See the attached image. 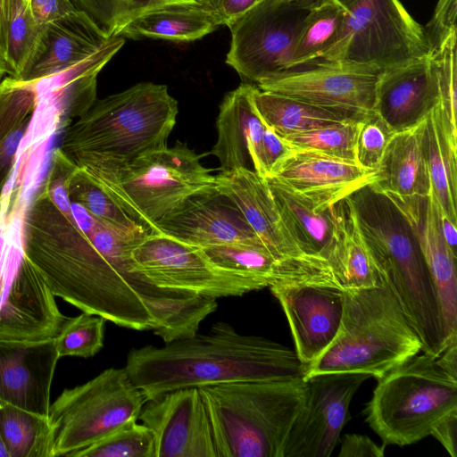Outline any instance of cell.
<instances>
[{
	"label": "cell",
	"instance_id": "obj_20",
	"mask_svg": "<svg viewBox=\"0 0 457 457\" xmlns=\"http://www.w3.org/2000/svg\"><path fill=\"white\" fill-rule=\"evenodd\" d=\"M155 231L202 248L263 245L238 209L216 189L195 195L156 222Z\"/></svg>",
	"mask_w": 457,
	"mask_h": 457
},
{
	"label": "cell",
	"instance_id": "obj_25",
	"mask_svg": "<svg viewBox=\"0 0 457 457\" xmlns=\"http://www.w3.org/2000/svg\"><path fill=\"white\" fill-rule=\"evenodd\" d=\"M111 39L82 11L45 25L38 54L19 80L38 79L79 63L100 51Z\"/></svg>",
	"mask_w": 457,
	"mask_h": 457
},
{
	"label": "cell",
	"instance_id": "obj_32",
	"mask_svg": "<svg viewBox=\"0 0 457 457\" xmlns=\"http://www.w3.org/2000/svg\"><path fill=\"white\" fill-rule=\"evenodd\" d=\"M45 26L34 19L26 0H10L4 65L10 77L20 79L30 68L41 46Z\"/></svg>",
	"mask_w": 457,
	"mask_h": 457
},
{
	"label": "cell",
	"instance_id": "obj_23",
	"mask_svg": "<svg viewBox=\"0 0 457 457\" xmlns=\"http://www.w3.org/2000/svg\"><path fill=\"white\" fill-rule=\"evenodd\" d=\"M256 86L244 82L228 92L219 107L217 140L210 154L220 162V170H253L262 177V143L266 124L253 101Z\"/></svg>",
	"mask_w": 457,
	"mask_h": 457
},
{
	"label": "cell",
	"instance_id": "obj_51",
	"mask_svg": "<svg viewBox=\"0 0 457 457\" xmlns=\"http://www.w3.org/2000/svg\"><path fill=\"white\" fill-rule=\"evenodd\" d=\"M9 5L10 0H0V60L3 62L5 57V37Z\"/></svg>",
	"mask_w": 457,
	"mask_h": 457
},
{
	"label": "cell",
	"instance_id": "obj_8",
	"mask_svg": "<svg viewBox=\"0 0 457 457\" xmlns=\"http://www.w3.org/2000/svg\"><path fill=\"white\" fill-rule=\"evenodd\" d=\"M428 55L423 26L399 0H357L346 11L337 43L299 70L341 66L381 73Z\"/></svg>",
	"mask_w": 457,
	"mask_h": 457
},
{
	"label": "cell",
	"instance_id": "obj_42",
	"mask_svg": "<svg viewBox=\"0 0 457 457\" xmlns=\"http://www.w3.org/2000/svg\"><path fill=\"white\" fill-rule=\"evenodd\" d=\"M293 147L266 125L262 143V177L267 179L272 170L292 151Z\"/></svg>",
	"mask_w": 457,
	"mask_h": 457
},
{
	"label": "cell",
	"instance_id": "obj_30",
	"mask_svg": "<svg viewBox=\"0 0 457 457\" xmlns=\"http://www.w3.org/2000/svg\"><path fill=\"white\" fill-rule=\"evenodd\" d=\"M254 105L264 123L285 137L328 123L361 120L364 116L339 112L312 105L280 94L261 90L253 92Z\"/></svg>",
	"mask_w": 457,
	"mask_h": 457
},
{
	"label": "cell",
	"instance_id": "obj_34",
	"mask_svg": "<svg viewBox=\"0 0 457 457\" xmlns=\"http://www.w3.org/2000/svg\"><path fill=\"white\" fill-rule=\"evenodd\" d=\"M71 201L83 205L94 217L117 232L134 238L143 237L148 231L109 196L92 177L77 166L69 181Z\"/></svg>",
	"mask_w": 457,
	"mask_h": 457
},
{
	"label": "cell",
	"instance_id": "obj_36",
	"mask_svg": "<svg viewBox=\"0 0 457 457\" xmlns=\"http://www.w3.org/2000/svg\"><path fill=\"white\" fill-rule=\"evenodd\" d=\"M137 421L125 423L71 457H156L154 434Z\"/></svg>",
	"mask_w": 457,
	"mask_h": 457
},
{
	"label": "cell",
	"instance_id": "obj_40",
	"mask_svg": "<svg viewBox=\"0 0 457 457\" xmlns=\"http://www.w3.org/2000/svg\"><path fill=\"white\" fill-rule=\"evenodd\" d=\"M109 37H117L126 21L125 0H73Z\"/></svg>",
	"mask_w": 457,
	"mask_h": 457
},
{
	"label": "cell",
	"instance_id": "obj_19",
	"mask_svg": "<svg viewBox=\"0 0 457 457\" xmlns=\"http://www.w3.org/2000/svg\"><path fill=\"white\" fill-rule=\"evenodd\" d=\"M215 189L238 209L252 230L272 253L280 258L308 262L330 269L327 262L305 255L297 246L282 220L268 180L253 170L241 168L220 171L215 176Z\"/></svg>",
	"mask_w": 457,
	"mask_h": 457
},
{
	"label": "cell",
	"instance_id": "obj_3",
	"mask_svg": "<svg viewBox=\"0 0 457 457\" xmlns=\"http://www.w3.org/2000/svg\"><path fill=\"white\" fill-rule=\"evenodd\" d=\"M178 112L166 85L140 82L96 100L64 145L93 179H109L141 154L167 146Z\"/></svg>",
	"mask_w": 457,
	"mask_h": 457
},
{
	"label": "cell",
	"instance_id": "obj_44",
	"mask_svg": "<svg viewBox=\"0 0 457 457\" xmlns=\"http://www.w3.org/2000/svg\"><path fill=\"white\" fill-rule=\"evenodd\" d=\"M386 444L378 445L367 436L346 434L341 443L339 457H383Z\"/></svg>",
	"mask_w": 457,
	"mask_h": 457
},
{
	"label": "cell",
	"instance_id": "obj_52",
	"mask_svg": "<svg viewBox=\"0 0 457 457\" xmlns=\"http://www.w3.org/2000/svg\"><path fill=\"white\" fill-rule=\"evenodd\" d=\"M333 1L336 2L337 4H339L340 6H342L346 11H348L355 4V2L357 0H333Z\"/></svg>",
	"mask_w": 457,
	"mask_h": 457
},
{
	"label": "cell",
	"instance_id": "obj_50",
	"mask_svg": "<svg viewBox=\"0 0 457 457\" xmlns=\"http://www.w3.org/2000/svg\"><path fill=\"white\" fill-rule=\"evenodd\" d=\"M9 205L0 203V295L3 287V277L6 255V219Z\"/></svg>",
	"mask_w": 457,
	"mask_h": 457
},
{
	"label": "cell",
	"instance_id": "obj_2",
	"mask_svg": "<svg viewBox=\"0 0 457 457\" xmlns=\"http://www.w3.org/2000/svg\"><path fill=\"white\" fill-rule=\"evenodd\" d=\"M347 198L376 270L417 333L421 352L438 357L448 343L436 292L411 224L390 197L370 184Z\"/></svg>",
	"mask_w": 457,
	"mask_h": 457
},
{
	"label": "cell",
	"instance_id": "obj_16",
	"mask_svg": "<svg viewBox=\"0 0 457 457\" xmlns=\"http://www.w3.org/2000/svg\"><path fill=\"white\" fill-rule=\"evenodd\" d=\"M376 172L355 162L294 148L266 179L317 206H329L374 182Z\"/></svg>",
	"mask_w": 457,
	"mask_h": 457
},
{
	"label": "cell",
	"instance_id": "obj_5",
	"mask_svg": "<svg viewBox=\"0 0 457 457\" xmlns=\"http://www.w3.org/2000/svg\"><path fill=\"white\" fill-rule=\"evenodd\" d=\"M421 351L417 333L380 278L376 287L345 291L339 330L306 367L304 379L328 373H363L378 379Z\"/></svg>",
	"mask_w": 457,
	"mask_h": 457
},
{
	"label": "cell",
	"instance_id": "obj_1",
	"mask_svg": "<svg viewBox=\"0 0 457 457\" xmlns=\"http://www.w3.org/2000/svg\"><path fill=\"white\" fill-rule=\"evenodd\" d=\"M145 399L182 388L304 378L295 350L218 321L206 333L131 349L124 367Z\"/></svg>",
	"mask_w": 457,
	"mask_h": 457
},
{
	"label": "cell",
	"instance_id": "obj_14",
	"mask_svg": "<svg viewBox=\"0 0 457 457\" xmlns=\"http://www.w3.org/2000/svg\"><path fill=\"white\" fill-rule=\"evenodd\" d=\"M380 73L341 66L293 71L256 87L339 112L364 116L373 111Z\"/></svg>",
	"mask_w": 457,
	"mask_h": 457
},
{
	"label": "cell",
	"instance_id": "obj_37",
	"mask_svg": "<svg viewBox=\"0 0 457 457\" xmlns=\"http://www.w3.org/2000/svg\"><path fill=\"white\" fill-rule=\"evenodd\" d=\"M105 320L98 315L82 312L69 318L55 337L59 357H92L104 346Z\"/></svg>",
	"mask_w": 457,
	"mask_h": 457
},
{
	"label": "cell",
	"instance_id": "obj_7",
	"mask_svg": "<svg viewBox=\"0 0 457 457\" xmlns=\"http://www.w3.org/2000/svg\"><path fill=\"white\" fill-rule=\"evenodd\" d=\"M203 154L187 144L149 151L115 176L96 180L111 198L148 232L190 197L215 189V176L202 165Z\"/></svg>",
	"mask_w": 457,
	"mask_h": 457
},
{
	"label": "cell",
	"instance_id": "obj_18",
	"mask_svg": "<svg viewBox=\"0 0 457 457\" xmlns=\"http://www.w3.org/2000/svg\"><path fill=\"white\" fill-rule=\"evenodd\" d=\"M59 358L55 337H0V402L48 417Z\"/></svg>",
	"mask_w": 457,
	"mask_h": 457
},
{
	"label": "cell",
	"instance_id": "obj_54",
	"mask_svg": "<svg viewBox=\"0 0 457 457\" xmlns=\"http://www.w3.org/2000/svg\"><path fill=\"white\" fill-rule=\"evenodd\" d=\"M6 67L4 63L0 60V79L4 76V73H6Z\"/></svg>",
	"mask_w": 457,
	"mask_h": 457
},
{
	"label": "cell",
	"instance_id": "obj_39",
	"mask_svg": "<svg viewBox=\"0 0 457 457\" xmlns=\"http://www.w3.org/2000/svg\"><path fill=\"white\" fill-rule=\"evenodd\" d=\"M457 34L447 38L432 55L439 81L440 103L452 126L456 129L457 104Z\"/></svg>",
	"mask_w": 457,
	"mask_h": 457
},
{
	"label": "cell",
	"instance_id": "obj_33",
	"mask_svg": "<svg viewBox=\"0 0 457 457\" xmlns=\"http://www.w3.org/2000/svg\"><path fill=\"white\" fill-rule=\"evenodd\" d=\"M345 15L346 10L333 0L327 1L311 12L295 40L290 71L320 57L337 43Z\"/></svg>",
	"mask_w": 457,
	"mask_h": 457
},
{
	"label": "cell",
	"instance_id": "obj_28",
	"mask_svg": "<svg viewBox=\"0 0 457 457\" xmlns=\"http://www.w3.org/2000/svg\"><path fill=\"white\" fill-rule=\"evenodd\" d=\"M426 124L431 194L442 212L457 224V129L440 102L427 115Z\"/></svg>",
	"mask_w": 457,
	"mask_h": 457
},
{
	"label": "cell",
	"instance_id": "obj_17",
	"mask_svg": "<svg viewBox=\"0 0 457 457\" xmlns=\"http://www.w3.org/2000/svg\"><path fill=\"white\" fill-rule=\"evenodd\" d=\"M46 281L26 257L4 280L0 295V337H55L68 317L59 310Z\"/></svg>",
	"mask_w": 457,
	"mask_h": 457
},
{
	"label": "cell",
	"instance_id": "obj_11",
	"mask_svg": "<svg viewBox=\"0 0 457 457\" xmlns=\"http://www.w3.org/2000/svg\"><path fill=\"white\" fill-rule=\"evenodd\" d=\"M134 267L162 288L218 299L241 296L265 284L213 262L202 247L162 232H147L131 253Z\"/></svg>",
	"mask_w": 457,
	"mask_h": 457
},
{
	"label": "cell",
	"instance_id": "obj_45",
	"mask_svg": "<svg viewBox=\"0 0 457 457\" xmlns=\"http://www.w3.org/2000/svg\"><path fill=\"white\" fill-rule=\"evenodd\" d=\"M262 0H208L220 26L228 28Z\"/></svg>",
	"mask_w": 457,
	"mask_h": 457
},
{
	"label": "cell",
	"instance_id": "obj_38",
	"mask_svg": "<svg viewBox=\"0 0 457 457\" xmlns=\"http://www.w3.org/2000/svg\"><path fill=\"white\" fill-rule=\"evenodd\" d=\"M394 132L374 111L360 121L356 138V162L366 170L378 169Z\"/></svg>",
	"mask_w": 457,
	"mask_h": 457
},
{
	"label": "cell",
	"instance_id": "obj_47",
	"mask_svg": "<svg viewBox=\"0 0 457 457\" xmlns=\"http://www.w3.org/2000/svg\"><path fill=\"white\" fill-rule=\"evenodd\" d=\"M126 24L129 21L151 10L178 4L208 5V0H125Z\"/></svg>",
	"mask_w": 457,
	"mask_h": 457
},
{
	"label": "cell",
	"instance_id": "obj_6",
	"mask_svg": "<svg viewBox=\"0 0 457 457\" xmlns=\"http://www.w3.org/2000/svg\"><path fill=\"white\" fill-rule=\"evenodd\" d=\"M454 410L457 378L423 353L378 379L364 412L384 444L405 446L430 436L435 424Z\"/></svg>",
	"mask_w": 457,
	"mask_h": 457
},
{
	"label": "cell",
	"instance_id": "obj_48",
	"mask_svg": "<svg viewBox=\"0 0 457 457\" xmlns=\"http://www.w3.org/2000/svg\"><path fill=\"white\" fill-rule=\"evenodd\" d=\"M436 358L445 371L457 378V337L453 338Z\"/></svg>",
	"mask_w": 457,
	"mask_h": 457
},
{
	"label": "cell",
	"instance_id": "obj_10",
	"mask_svg": "<svg viewBox=\"0 0 457 457\" xmlns=\"http://www.w3.org/2000/svg\"><path fill=\"white\" fill-rule=\"evenodd\" d=\"M328 0H262L232 23L226 63L255 86L292 69L295 40L311 12Z\"/></svg>",
	"mask_w": 457,
	"mask_h": 457
},
{
	"label": "cell",
	"instance_id": "obj_12",
	"mask_svg": "<svg viewBox=\"0 0 457 457\" xmlns=\"http://www.w3.org/2000/svg\"><path fill=\"white\" fill-rule=\"evenodd\" d=\"M369 378L363 373H328L305 378V403L290 429L283 457H328L348 420L352 399Z\"/></svg>",
	"mask_w": 457,
	"mask_h": 457
},
{
	"label": "cell",
	"instance_id": "obj_9",
	"mask_svg": "<svg viewBox=\"0 0 457 457\" xmlns=\"http://www.w3.org/2000/svg\"><path fill=\"white\" fill-rule=\"evenodd\" d=\"M146 399L124 368H109L94 378L64 389L51 403L53 457L71 456L130 420L138 419Z\"/></svg>",
	"mask_w": 457,
	"mask_h": 457
},
{
	"label": "cell",
	"instance_id": "obj_13",
	"mask_svg": "<svg viewBox=\"0 0 457 457\" xmlns=\"http://www.w3.org/2000/svg\"><path fill=\"white\" fill-rule=\"evenodd\" d=\"M138 420L154 434L156 457H217L198 388L178 389L146 400Z\"/></svg>",
	"mask_w": 457,
	"mask_h": 457
},
{
	"label": "cell",
	"instance_id": "obj_29",
	"mask_svg": "<svg viewBox=\"0 0 457 457\" xmlns=\"http://www.w3.org/2000/svg\"><path fill=\"white\" fill-rule=\"evenodd\" d=\"M328 262L337 285L344 291L379 284L380 278L360 234L347 196L337 203V229Z\"/></svg>",
	"mask_w": 457,
	"mask_h": 457
},
{
	"label": "cell",
	"instance_id": "obj_46",
	"mask_svg": "<svg viewBox=\"0 0 457 457\" xmlns=\"http://www.w3.org/2000/svg\"><path fill=\"white\" fill-rule=\"evenodd\" d=\"M430 436H433L452 457L457 455V410H454L433 427Z\"/></svg>",
	"mask_w": 457,
	"mask_h": 457
},
{
	"label": "cell",
	"instance_id": "obj_49",
	"mask_svg": "<svg viewBox=\"0 0 457 457\" xmlns=\"http://www.w3.org/2000/svg\"><path fill=\"white\" fill-rule=\"evenodd\" d=\"M435 199V198H434ZM437 205V204H436ZM439 224L442 235L451 251L456 255L457 230L453 223L437 205Z\"/></svg>",
	"mask_w": 457,
	"mask_h": 457
},
{
	"label": "cell",
	"instance_id": "obj_15",
	"mask_svg": "<svg viewBox=\"0 0 457 457\" xmlns=\"http://www.w3.org/2000/svg\"><path fill=\"white\" fill-rule=\"evenodd\" d=\"M269 287L287 319L295 352L307 367L331 345L339 330L345 291L312 282H281Z\"/></svg>",
	"mask_w": 457,
	"mask_h": 457
},
{
	"label": "cell",
	"instance_id": "obj_31",
	"mask_svg": "<svg viewBox=\"0 0 457 457\" xmlns=\"http://www.w3.org/2000/svg\"><path fill=\"white\" fill-rule=\"evenodd\" d=\"M0 434L9 457H53L54 434L46 416L0 402Z\"/></svg>",
	"mask_w": 457,
	"mask_h": 457
},
{
	"label": "cell",
	"instance_id": "obj_22",
	"mask_svg": "<svg viewBox=\"0 0 457 457\" xmlns=\"http://www.w3.org/2000/svg\"><path fill=\"white\" fill-rule=\"evenodd\" d=\"M439 102L437 70L428 55L383 71L373 111L394 132H399L424 120Z\"/></svg>",
	"mask_w": 457,
	"mask_h": 457
},
{
	"label": "cell",
	"instance_id": "obj_24",
	"mask_svg": "<svg viewBox=\"0 0 457 457\" xmlns=\"http://www.w3.org/2000/svg\"><path fill=\"white\" fill-rule=\"evenodd\" d=\"M427 143L426 118L407 129L395 132L377 170L376 179L370 185L389 196L429 195Z\"/></svg>",
	"mask_w": 457,
	"mask_h": 457
},
{
	"label": "cell",
	"instance_id": "obj_27",
	"mask_svg": "<svg viewBox=\"0 0 457 457\" xmlns=\"http://www.w3.org/2000/svg\"><path fill=\"white\" fill-rule=\"evenodd\" d=\"M220 27L209 5L178 4L156 8L129 21L117 37L192 42Z\"/></svg>",
	"mask_w": 457,
	"mask_h": 457
},
{
	"label": "cell",
	"instance_id": "obj_21",
	"mask_svg": "<svg viewBox=\"0 0 457 457\" xmlns=\"http://www.w3.org/2000/svg\"><path fill=\"white\" fill-rule=\"evenodd\" d=\"M411 224L432 278L447 343L457 337L456 255L441 232L432 194L428 196H389Z\"/></svg>",
	"mask_w": 457,
	"mask_h": 457
},
{
	"label": "cell",
	"instance_id": "obj_26",
	"mask_svg": "<svg viewBox=\"0 0 457 457\" xmlns=\"http://www.w3.org/2000/svg\"><path fill=\"white\" fill-rule=\"evenodd\" d=\"M268 182L282 220L297 246L305 255L328 263L337 229L338 202L329 206H317Z\"/></svg>",
	"mask_w": 457,
	"mask_h": 457
},
{
	"label": "cell",
	"instance_id": "obj_35",
	"mask_svg": "<svg viewBox=\"0 0 457 457\" xmlns=\"http://www.w3.org/2000/svg\"><path fill=\"white\" fill-rule=\"evenodd\" d=\"M361 120L326 124L283 137L292 147L356 162L355 145Z\"/></svg>",
	"mask_w": 457,
	"mask_h": 457
},
{
	"label": "cell",
	"instance_id": "obj_41",
	"mask_svg": "<svg viewBox=\"0 0 457 457\" xmlns=\"http://www.w3.org/2000/svg\"><path fill=\"white\" fill-rule=\"evenodd\" d=\"M456 11L457 0H438L431 20L423 26L430 55L456 33Z\"/></svg>",
	"mask_w": 457,
	"mask_h": 457
},
{
	"label": "cell",
	"instance_id": "obj_53",
	"mask_svg": "<svg viewBox=\"0 0 457 457\" xmlns=\"http://www.w3.org/2000/svg\"><path fill=\"white\" fill-rule=\"evenodd\" d=\"M0 457H9L7 448L5 446V444L4 442V439L1 436V434H0Z\"/></svg>",
	"mask_w": 457,
	"mask_h": 457
},
{
	"label": "cell",
	"instance_id": "obj_4",
	"mask_svg": "<svg viewBox=\"0 0 457 457\" xmlns=\"http://www.w3.org/2000/svg\"><path fill=\"white\" fill-rule=\"evenodd\" d=\"M217 457H283L308 393L304 378L246 381L198 388Z\"/></svg>",
	"mask_w": 457,
	"mask_h": 457
},
{
	"label": "cell",
	"instance_id": "obj_43",
	"mask_svg": "<svg viewBox=\"0 0 457 457\" xmlns=\"http://www.w3.org/2000/svg\"><path fill=\"white\" fill-rule=\"evenodd\" d=\"M28 3L34 19L43 26L81 11L73 0H28Z\"/></svg>",
	"mask_w": 457,
	"mask_h": 457
}]
</instances>
